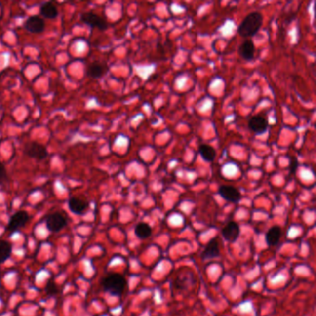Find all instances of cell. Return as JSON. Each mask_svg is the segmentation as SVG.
Masks as SVG:
<instances>
[{"instance_id": "3", "label": "cell", "mask_w": 316, "mask_h": 316, "mask_svg": "<svg viewBox=\"0 0 316 316\" xmlns=\"http://www.w3.org/2000/svg\"><path fill=\"white\" fill-rule=\"evenodd\" d=\"M196 284V278L191 270L178 272L173 278L172 286L176 292H182Z\"/></svg>"}, {"instance_id": "7", "label": "cell", "mask_w": 316, "mask_h": 316, "mask_svg": "<svg viewBox=\"0 0 316 316\" xmlns=\"http://www.w3.org/2000/svg\"><path fill=\"white\" fill-rule=\"evenodd\" d=\"M269 126L267 119L262 115H254L248 120V128L256 135H262L265 133Z\"/></svg>"}, {"instance_id": "1", "label": "cell", "mask_w": 316, "mask_h": 316, "mask_svg": "<svg viewBox=\"0 0 316 316\" xmlns=\"http://www.w3.org/2000/svg\"><path fill=\"white\" fill-rule=\"evenodd\" d=\"M264 22V16L259 11L250 12L239 24L237 32L242 38H252L261 29Z\"/></svg>"}, {"instance_id": "10", "label": "cell", "mask_w": 316, "mask_h": 316, "mask_svg": "<svg viewBox=\"0 0 316 316\" xmlns=\"http://www.w3.org/2000/svg\"><path fill=\"white\" fill-rule=\"evenodd\" d=\"M24 28L32 34H39L45 30V22L39 16L29 17L23 24Z\"/></svg>"}, {"instance_id": "6", "label": "cell", "mask_w": 316, "mask_h": 316, "mask_svg": "<svg viewBox=\"0 0 316 316\" xmlns=\"http://www.w3.org/2000/svg\"><path fill=\"white\" fill-rule=\"evenodd\" d=\"M45 224L49 231L56 233L60 231L64 226H66L67 221L60 212H54L46 216Z\"/></svg>"}, {"instance_id": "19", "label": "cell", "mask_w": 316, "mask_h": 316, "mask_svg": "<svg viewBox=\"0 0 316 316\" xmlns=\"http://www.w3.org/2000/svg\"><path fill=\"white\" fill-rule=\"evenodd\" d=\"M151 233H152V229L150 225L147 223H139L135 228V234L140 239H146L150 237Z\"/></svg>"}, {"instance_id": "9", "label": "cell", "mask_w": 316, "mask_h": 316, "mask_svg": "<svg viewBox=\"0 0 316 316\" xmlns=\"http://www.w3.org/2000/svg\"><path fill=\"white\" fill-rule=\"evenodd\" d=\"M219 195L228 202L238 203L241 200V193L238 189L232 186H222L218 190Z\"/></svg>"}, {"instance_id": "16", "label": "cell", "mask_w": 316, "mask_h": 316, "mask_svg": "<svg viewBox=\"0 0 316 316\" xmlns=\"http://www.w3.org/2000/svg\"><path fill=\"white\" fill-rule=\"evenodd\" d=\"M107 71L108 68L105 64L101 62H93L87 68V76H90L91 78L97 79L104 76Z\"/></svg>"}, {"instance_id": "21", "label": "cell", "mask_w": 316, "mask_h": 316, "mask_svg": "<svg viewBox=\"0 0 316 316\" xmlns=\"http://www.w3.org/2000/svg\"><path fill=\"white\" fill-rule=\"evenodd\" d=\"M45 292L48 295H55L58 292V287H57V285L55 284L54 280H50L47 283V285L45 286Z\"/></svg>"}, {"instance_id": "11", "label": "cell", "mask_w": 316, "mask_h": 316, "mask_svg": "<svg viewBox=\"0 0 316 316\" xmlns=\"http://www.w3.org/2000/svg\"><path fill=\"white\" fill-rule=\"evenodd\" d=\"M222 235L226 241L231 242V243L236 242L240 235L239 226L237 225V223L231 221L223 228Z\"/></svg>"}, {"instance_id": "5", "label": "cell", "mask_w": 316, "mask_h": 316, "mask_svg": "<svg viewBox=\"0 0 316 316\" xmlns=\"http://www.w3.org/2000/svg\"><path fill=\"white\" fill-rule=\"evenodd\" d=\"M81 20L83 23L90 26L91 28H98L99 30L104 31L108 28V23L105 20L98 15L95 12L88 11L84 12L81 16Z\"/></svg>"}, {"instance_id": "8", "label": "cell", "mask_w": 316, "mask_h": 316, "mask_svg": "<svg viewBox=\"0 0 316 316\" xmlns=\"http://www.w3.org/2000/svg\"><path fill=\"white\" fill-rule=\"evenodd\" d=\"M28 221H29V214L26 211H18L11 216L7 229L9 232H14L16 230L25 226Z\"/></svg>"}, {"instance_id": "12", "label": "cell", "mask_w": 316, "mask_h": 316, "mask_svg": "<svg viewBox=\"0 0 316 316\" xmlns=\"http://www.w3.org/2000/svg\"><path fill=\"white\" fill-rule=\"evenodd\" d=\"M238 53L241 58L246 60H251L254 58L255 45L251 39L245 40L238 47Z\"/></svg>"}, {"instance_id": "20", "label": "cell", "mask_w": 316, "mask_h": 316, "mask_svg": "<svg viewBox=\"0 0 316 316\" xmlns=\"http://www.w3.org/2000/svg\"><path fill=\"white\" fill-rule=\"evenodd\" d=\"M12 246L10 243L3 241L0 243V264L5 263L11 255Z\"/></svg>"}, {"instance_id": "14", "label": "cell", "mask_w": 316, "mask_h": 316, "mask_svg": "<svg viewBox=\"0 0 316 316\" xmlns=\"http://www.w3.org/2000/svg\"><path fill=\"white\" fill-rule=\"evenodd\" d=\"M220 254L218 242L215 238H212L209 241V243L205 246L201 257L203 260H210L212 258H217Z\"/></svg>"}, {"instance_id": "23", "label": "cell", "mask_w": 316, "mask_h": 316, "mask_svg": "<svg viewBox=\"0 0 316 316\" xmlns=\"http://www.w3.org/2000/svg\"><path fill=\"white\" fill-rule=\"evenodd\" d=\"M299 166V162H298V159L296 157H292L290 158V173H295L297 171V168Z\"/></svg>"}, {"instance_id": "2", "label": "cell", "mask_w": 316, "mask_h": 316, "mask_svg": "<svg viewBox=\"0 0 316 316\" xmlns=\"http://www.w3.org/2000/svg\"><path fill=\"white\" fill-rule=\"evenodd\" d=\"M102 286L106 292L120 296L126 287V280L120 274H112L102 280Z\"/></svg>"}, {"instance_id": "17", "label": "cell", "mask_w": 316, "mask_h": 316, "mask_svg": "<svg viewBox=\"0 0 316 316\" xmlns=\"http://www.w3.org/2000/svg\"><path fill=\"white\" fill-rule=\"evenodd\" d=\"M40 13L45 19L52 20V19L58 17L59 10L51 2H45V3H43L40 7Z\"/></svg>"}, {"instance_id": "4", "label": "cell", "mask_w": 316, "mask_h": 316, "mask_svg": "<svg viewBox=\"0 0 316 316\" xmlns=\"http://www.w3.org/2000/svg\"><path fill=\"white\" fill-rule=\"evenodd\" d=\"M23 152L26 156L36 158L38 160H43L47 158L48 152L45 146L38 142H28L24 146Z\"/></svg>"}, {"instance_id": "13", "label": "cell", "mask_w": 316, "mask_h": 316, "mask_svg": "<svg viewBox=\"0 0 316 316\" xmlns=\"http://www.w3.org/2000/svg\"><path fill=\"white\" fill-rule=\"evenodd\" d=\"M68 206L70 211L80 215V214H83V212L87 210L88 202L82 198L73 197L69 199Z\"/></svg>"}, {"instance_id": "15", "label": "cell", "mask_w": 316, "mask_h": 316, "mask_svg": "<svg viewBox=\"0 0 316 316\" xmlns=\"http://www.w3.org/2000/svg\"><path fill=\"white\" fill-rule=\"evenodd\" d=\"M282 230L279 226H273L271 227L265 236V240L269 247L276 246L279 243L280 237H281Z\"/></svg>"}, {"instance_id": "22", "label": "cell", "mask_w": 316, "mask_h": 316, "mask_svg": "<svg viewBox=\"0 0 316 316\" xmlns=\"http://www.w3.org/2000/svg\"><path fill=\"white\" fill-rule=\"evenodd\" d=\"M7 179H8V174H7L6 168H5L4 164L0 161V183H3Z\"/></svg>"}, {"instance_id": "18", "label": "cell", "mask_w": 316, "mask_h": 316, "mask_svg": "<svg viewBox=\"0 0 316 316\" xmlns=\"http://www.w3.org/2000/svg\"><path fill=\"white\" fill-rule=\"evenodd\" d=\"M199 154L207 162H212L216 158V151L208 144H202L198 148Z\"/></svg>"}]
</instances>
